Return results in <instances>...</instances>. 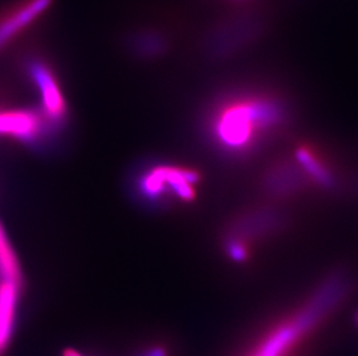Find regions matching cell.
Returning a JSON list of instances; mask_svg holds the SVG:
<instances>
[{
  "mask_svg": "<svg viewBox=\"0 0 358 356\" xmlns=\"http://www.w3.org/2000/svg\"><path fill=\"white\" fill-rule=\"evenodd\" d=\"M287 121V109L274 95L232 91L218 98L206 114V135L223 154L234 158L257 151Z\"/></svg>",
  "mask_w": 358,
  "mask_h": 356,
  "instance_id": "cell-1",
  "label": "cell"
},
{
  "mask_svg": "<svg viewBox=\"0 0 358 356\" xmlns=\"http://www.w3.org/2000/svg\"><path fill=\"white\" fill-rule=\"evenodd\" d=\"M349 289V276L343 272L333 273L303 306L278 322L245 356H296L321 322L341 304Z\"/></svg>",
  "mask_w": 358,
  "mask_h": 356,
  "instance_id": "cell-2",
  "label": "cell"
},
{
  "mask_svg": "<svg viewBox=\"0 0 358 356\" xmlns=\"http://www.w3.org/2000/svg\"><path fill=\"white\" fill-rule=\"evenodd\" d=\"M199 175L193 169L158 165L139 179V192L151 202H188L196 195Z\"/></svg>",
  "mask_w": 358,
  "mask_h": 356,
  "instance_id": "cell-3",
  "label": "cell"
},
{
  "mask_svg": "<svg viewBox=\"0 0 358 356\" xmlns=\"http://www.w3.org/2000/svg\"><path fill=\"white\" fill-rule=\"evenodd\" d=\"M283 215L273 209H257L239 215L227 229L224 248L231 259L243 262L250 246L275 234L283 225Z\"/></svg>",
  "mask_w": 358,
  "mask_h": 356,
  "instance_id": "cell-4",
  "label": "cell"
},
{
  "mask_svg": "<svg viewBox=\"0 0 358 356\" xmlns=\"http://www.w3.org/2000/svg\"><path fill=\"white\" fill-rule=\"evenodd\" d=\"M308 183L310 181L304 170L294 158L276 162L268 169L264 177V190L274 197L294 195Z\"/></svg>",
  "mask_w": 358,
  "mask_h": 356,
  "instance_id": "cell-5",
  "label": "cell"
},
{
  "mask_svg": "<svg viewBox=\"0 0 358 356\" xmlns=\"http://www.w3.org/2000/svg\"><path fill=\"white\" fill-rule=\"evenodd\" d=\"M294 158L304 170L310 183L326 190H331L336 186L338 178L331 165L318 151L308 146H301L296 149Z\"/></svg>",
  "mask_w": 358,
  "mask_h": 356,
  "instance_id": "cell-6",
  "label": "cell"
},
{
  "mask_svg": "<svg viewBox=\"0 0 358 356\" xmlns=\"http://www.w3.org/2000/svg\"><path fill=\"white\" fill-rule=\"evenodd\" d=\"M49 0H31L27 5L19 7L0 19V45L6 43L7 40L17 34V31L27 26L44 7Z\"/></svg>",
  "mask_w": 358,
  "mask_h": 356,
  "instance_id": "cell-7",
  "label": "cell"
}]
</instances>
